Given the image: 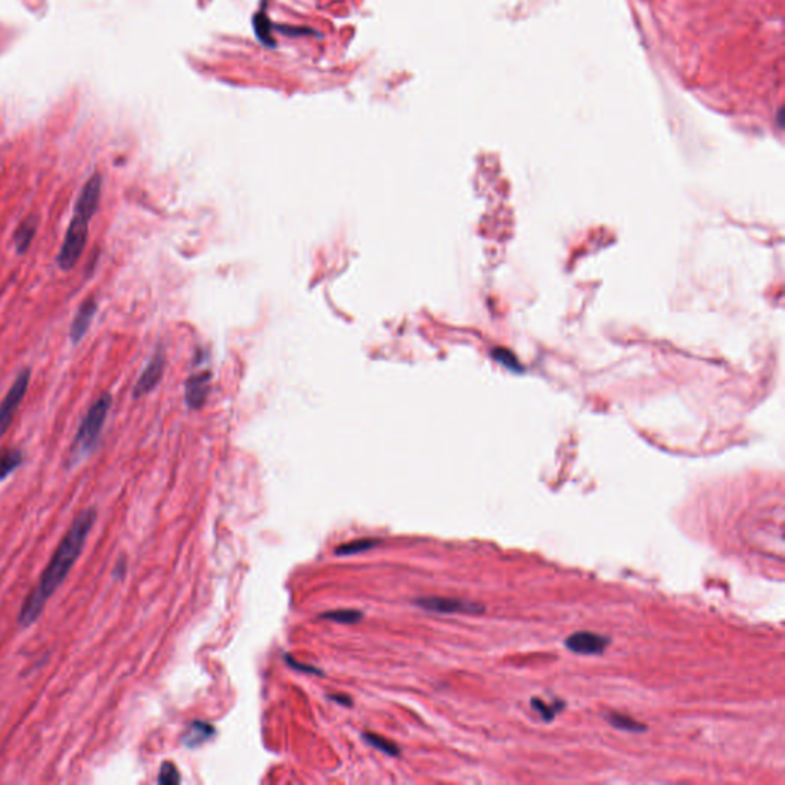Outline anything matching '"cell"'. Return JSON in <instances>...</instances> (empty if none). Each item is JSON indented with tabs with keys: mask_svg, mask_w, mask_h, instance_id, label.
I'll return each instance as SVG.
<instances>
[{
	"mask_svg": "<svg viewBox=\"0 0 785 785\" xmlns=\"http://www.w3.org/2000/svg\"><path fill=\"white\" fill-rule=\"evenodd\" d=\"M97 522V510L94 506L86 508L75 517L74 522L69 526L68 532L60 540L53 557L42 572L40 580L27 598L23 600L19 612L17 623L22 627H30L45 609L48 600L53 597L56 591L66 580L68 574L71 572L73 566L79 560L84 548L86 539L91 534L94 525Z\"/></svg>",
	"mask_w": 785,
	"mask_h": 785,
	"instance_id": "obj_1",
	"label": "cell"
},
{
	"mask_svg": "<svg viewBox=\"0 0 785 785\" xmlns=\"http://www.w3.org/2000/svg\"><path fill=\"white\" fill-rule=\"evenodd\" d=\"M103 178L96 172L83 184L77 196L71 222L65 234L63 244L56 258V264L62 272L73 270L80 261L89 237V222L96 215L101 198Z\"/></svg>",
	"mask_w": 785,
	"mask_h": 785,
	"instance_id": "obj_2",
	"label": "cell"
},
{
	"mask_svg": "<svg viewBox=\"0 0 785 785\" xmlns=\"http://www.w3.org/2000/svg\"><path fill=\"white\" fill-rule=\"evenodd\" d=\"M112 405V396L111 393L105 391L101 393L96 399L89 410L86 411L79 431L73 441L71 450L68 456V465L74 467L79 462H82L86 457H89L94 451L97 450V445L100 441L103 427L108 417V413Z\"/></svg>",
	"mask_w": 785,
	"mask_h": 785,
	"instance_id": "obj_3",
	"label": "cell"
},
{
	"mask_svg": "<svg viewBox=\"0 0 785 785\" xmlns=\"http://www.w3.org/2000/svg\"><path fill=\"white\" fill-rule=\"evenodd\" d=\"M31 381V370L22 368L19 375L15 376L10 390L5 394V398L0 402V437H2L8 428L11 427L13 419L15 416L17 410H19L22 401L25 399V394L28 391Z\"/></svg>",
	"mask_w": 785,
	"mask_h": 785,
	"instance_id": "obj_4",
	"label": "cell"
},
{
	"mask_svg": "<svg viewBox=\"0 0 785 785\" xmlns=\"http://www.w3.org/2000/svg\"><path fill=\"white\" fill-rule=\"evenodd\" d=\"M416 605L425 610L437 612V614H482L485 606L480 603L465 601L448 597H420L416 598Z\"/></svg>",
	"mask_w": 785,
	"mask_h": 785,
	"instance_id": "obj_5",
	"label": "cell"
},
{
	"mask_svg": "<svg viewBox=\"0 0 785 785\" xmlns=\"http://www.w3.org/2000/svg\"><path fill=\"white\" fill-rule=\"evenodd\" d=\"M165 367H166L165 351H163L161 348H157V351H155L152 358L149 359L148 365L144 367L140 377H138V381L135 382L132 398L140 399V398H143V396L149 394L153 390V388L158 385V382L161 381L163 373H165Z\"/></svg>",
	"mask_w": 785,
	"mask_h": 785,
	"instance_id": "obj_6",
	"label": "cell"
},
{
	"mask_svg": "<svg viewBox=\"0 0 785 785\" xmlns=\"http://www.w3.org/2000/svg\"><path fill=\"white\" fill-rule=\"evenodd\" d=\"M609 644V636L588 631L569 635L565 641V646L569 651L579 655H600L606 651Z\"/></svg>",
	"mask_w": 785,
	"mask_h": 785,
	"instance_id": "obj_7",
	"label": "cell"
},
{
	"mask_svg": "<svg viewBox=\"0 0 785 785\" xmlns=\"http://www.w3.org/2000/svg\"><path fill=\"white\" fill-rule=\"evenodd\" d=\"M97 310H99V301L94 295L86 298L80 304V307L77 308L71 327H69V341H71L73 345L79 344L84 338V334L88 333L94 318H96Z\"/></svg>",
	"mask_w": 785,
	"mask_h": 785,
	"instance_id": "obj_8",
	"label": "cell"
},
{
	"mask_svg": "<svg viewBox=\"0 0 785 785\" xmlns=\"http://www.w3.org/2000/svg\"><path fill=\"white\" fill-rule=\"evenodd\" d=\"M37 226H39L37 215L31 213L27 218H23L19 226L15 227L13 234V243L17 255H25L28 252L34 241V237L37 234Z\"/></svg>",
	"mask_w": 785,
	"mask_h": 785,
	"instance_id": "obj_9",
	"label": "cell"
},
{
	"mask_svg": "<svg viewBox=\"0 0 785 785\" xmlns=\"http://www.w3.org/2000/svg\"><path fill=\"white\" fill-rule=\"evenodd\" d=\"M209 382L211 375L209 373H198L191 376L186 382V402L191 408L201 407L207 391H209Z\"/></svg>",
	"mask_w": 785,
	"mask_h": 785,
	"instance_id": "obj_10",
	"label": "cell"
},
{
	"mask_svg": "<svg viewBox=\"0 0 785 785\" xmlns=\"http://www.w3.org/2000/svg\"><path fill=\"white\" fill-rule=\"evenodd\" d=\"M23 453L19 448L6 446L0 450V480H5L8 476L22 467L23 463Z\"/></svg>",
	"mask_w": 785,
	"mask_h": 785,
	"instance_id": "obj_11",
	"label": "cell"
},
{
	"mask_svg": "<svg viewBox=\"0 0 785 785\" xmlns=\"http://www.w3.org/2000/svg\"><path fill=\"white\" fill-rule=\"evenodd\" d=\"M215 733V729L211 726L209 722H201V721H194L191 726H189L187 731L184 733V738H183V743L187 747H198L201 746L203 743H206L207 739L212 738V735Z\"/></svg>",
	"mask_w": 785,
	"mask_h": 785,
	"instance_id": "obj_12",
	"label": "cell"
},
{
	"mask_svg": "<svg viewBox=\"0 0 785 785\" xmlns=\"http://www.w3.org/2000/svg\"><path fill=\"white\" fill-rule=\"evenodd\" d=\"M606 720L609 721V724H610L612 727L620 729V730H624V731L640 733V731H646V730H648V727H646L643 722L636 721V720H634V718H631V717H627V715H620V713L612 712V713L608 715Z\"/></svg>",
	"mask_w": 785,
	"mask_h": 785,
	"instance_id": "obj_13",
	"label": "cell"
},
{
	"mask_svg": "<svg viewBox=\"0 0 785 785\" xmlns=\"http://www.w3.org/2000/svg\"><path fill=\"white\" fill-rule=\"evenodd\" d=\"M531 705H532V709L536 710L543 718V721H546V722H551L552 720H554L557 717V713L562 712V709L565 707V704L562 701L546 704L545 701L540 700V698H532Z\"/></svg>",
	"mask_w": 785,
	"mask_h": 785,
	"instance_id": "obj_14",
	"label": "cell"
},
{
	"mask_svg": "<svg viewBox=\"0 0 785 785\" xmlns=\"http://www.w3.org/2000/svg\"><path fill=\"white\" fill-rule=\"evenodd\" d=\"M377 540L373 539H362V540H356V541H351V543H345V545H341L334 549V554L336 555H353V554H359V552H365L368 549H372L377 545Z\"/></svg>",
	"mask_w": 785,
	"mask_h": 785,
	"instance_id": "obj_15",
	"label": "cell"
},
{
	"mask_svg": "<svg viewBox=\"0 0 785 785\" xmlns=\"http://www.w3.org/2000/svg\"><path fill=\"white\" fill-rule=\"evenodd\" d=\"M319 617L325 618V620H332V621H336V623H342V624H355V623H358V621H360L362 612L351 610V609H339V610L324 612V614H321Z\"/></svg>",
	"mask_w": 785,
	"mask_h": 785,
	"instance_id": "obj_16",
	"label": "cell"
},
{
	"mask_svg": "<svg viewBox=\"0 0 785 785\" xmlns=\"http://www.w3.org/2000/svg\"><path fill=\"white\" fill-rule=\"evenodd\" d=\"M364 739L367 741L370 746H373L375 748L381 750V752H384L387 755H390V756L399 755V747L398 746L391 743V741L382 738V736L375 735V733H364Z\"/></svg>",
	"mask_w": 785,
	"mask_h": 785,
	"instance_id": "obj_17",
	"label": "cell"
},
{
	"mask_svg": "<svg viewBox=\"0 0 785 785\" xmlns=\"http://www.w3.org/2000/svg\"><path fill=\"white\" fill-rule=\"evenodd\" d=\"M181 782V776L177 770V767L172 762H165L161 765L160 774H158V784L163 785H175Z\"/></svg>",
	"mask_w": 785,
	"mask_h": 785,
	"instance_id": "obj_18",
	"label": "cell"
},
{
	"mask_svg": "<svg viewBox=\"0 0 785 785\" xmlns=\"http://www.w3.org/2000/svg\"><path fill=\"white\" fill-rule=\"evenodd\" d=\"M284 658H286V661H287V664H289V666H290V667H293V669H295V670H299V672H306V674L322 675V672H321V670H319V669H316V667H313V666H307V664H303V662H299V661H296V660H293V658L290 657V655H286V657H284Z\"/></svg>",
	"mask_w": 785,
	"mask_h": 785,
	"instance_id": "obj_19",
	"label": "cell"
},
{
	"mask_svg": "<svg viewBox=\"0 0 785 785\" xmlns=\"http://www.w3.org/2000/svg\"><path fill=\"white\" fill-rule=\"evenodd\" d=\"M125 572H126L125 558H120V560H118V563H117L115 567H114V571H112V577H114V579H117V580H118V579H123Z\"/></svg>",
	"mask_w": 785,
	"mask_h": 785,
	"instance_id": "obj_20",
	"label": "cell"
},
{
	"mask_svg": "<svg viewBox=\"0 0 785 785\" xmlns=\"http://www.w3.org/2000/svg\"><path fill=\"white\" fill-rule=\"evenodd\" d=\"M330 700L344 704V705H351V698L347 695H329Z\"/></svg>",
	"mask_w": 785,
	"mask_h": 785,
	"instance_id": "obj_21",
	"label": "cell"
}]
</instances>
